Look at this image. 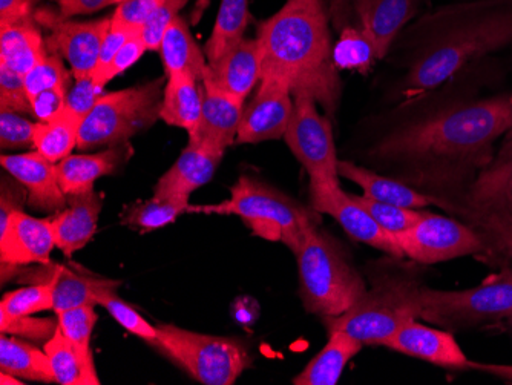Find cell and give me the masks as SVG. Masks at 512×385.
I'll return each mask as SVG.
<instances>
[{
    "instance_id": "cell-11",
    "label": "cell",
    "mask_w": 512,
    "mask_h": 385,
    "mask_svg": "<svg viewBox=\"0 0 512 385\" xmlns=\"http://www.w3.org/2000/svg\"><path fill=\"white\" fill-rule=\"evenodd\" d=\"M405 257L421 264H437L490 252L482 232L470 223L425 211L421 220L396 235Z\"/></svg>"
},
{
    "instance_id": "cell-22",
    "label": "cell",
    "mask_w": 512,
    "mask_h": 385,
    "mask_svg": "<svg viewBox=\"0 0 512 385\" xmlns=\"http://www.w3.org/2000/svg\"><path fill=\"white\" fill-rule=\"evenodd\" d=\"M23 277L30 284L48 283L53 287L54 312L74 309L80 306H96L99 289L114 280L92 277L89 274H77L68 267L56 264H42L39 269L23 270L17 267L14 277Z\"/></svg>"
},
{
    "instance_id": "cell-18",
    "label": "cell",
    "mask_w": 512,
    "mask_h": 385,
    "mask_svg": "<svg viewBox=\"0 0 512 385\" xmlns=\"http://www.w3.org/2000/svg\"><path fill=\"white\" fill-rule=\"evenodd\" d=\"M0 165L27 189L31 208L40 212H60L68 206V197L60 188L56 163L36 149L23 154L2 155Z\"/></svg>"
},
{
    "instance_id": "cell-9",
    "label": "cell",
    "mask_w": 512,
    "mask_h": 385,
    "mask_svg": "<svg viewBox=\"0 0 512 385\" xmlns=\"http://www.w3.org/2000/svg\"><path fill=\"white\" fill-rule=\"evenodd\" d=\"M421 320L442 329L460 330L512 318V269L503 270L465 290L422 286Z\"/></svg>"
},
{
    "instance_id": "cell-27",
    "label": "cell",
    "mask_w": 512,
    "mask_h": 385,
    "mask_svg": "<svg viewBox=\"0 0 512 385\" xmlns=\"http://www.w3.org/2000/svg\"><path fill=\"white\" fill-rule=\"evenodd\" d=\"M329 341L324 349L307 364L298 376L293 378L295 385H335L341 379L348 362L352 361L364 344L342 330L329 332Z\"/></svg>"
},
{
    "instance_id": "cell-6",
    "label": "cell",
    "mask_w": 512,
    "mask_h": 385,
    "mask_svg": "<svg viewBox=\"0 0 512 385\" xmlns=\"http://www.w3.org/2000/svg\"><path fill=\"white\" fill-rule=\"evenodd\" d=\"M421 284L411 278L388 277L379 281L347 312L327 318L329 332L342 330L362 344L379 346L402 326L422 315Z\"/></svg>"
},
{
    "instance_id": "cell-40",
    "label": "cell",
    "mask_w": 512,
    "mask_h": 385,
    "mask_svg": "<svg viewBox=\"0 0 512 385\" xmlns=\"http://www.w3.org/2000/svg\"><path fill=\"white\" fill-rule=\"evenodd\" d=\"M74 76L66 70L65 63L59 54L48 53L33 70L25 76V86L30 100L37 94L51 88H66L73 86Z\"/></svg>"
},
{
    "instance_id": "cell-10",
    "label": "cell",
    "mask_w": 512,
    "mask_h": 385,
    "mask_svg": "<svg viewBox=\"0 0 512 385\" xmlns=\"http://www.w3.org/2000/svg\"><path fill=\"white\" fill-rule=\"evenodd\" d=\"M448 209L482 234L512 237V140L476 175Z\"/></svg>"
},
{
    "instance_id": "cell-47",
    "label": "cell",
    "mask_w": 512,
    "mask_h": 385,
    "mask_svg": "<svg viewBox=\"0 0 512 385\" xmlns=\"http://www.w3.org/2000/svg\"><path fill=\"white\" fill-rule=\"evenodd\" d=\"M103 94L105 89L97 86L92 77L74 80L73 86L66 94L65 114L82 125L83 120L89 116V112L94 109Z\"/></svg>"
},
{
    "instance_id": "cell-16",
    "label": "cell",
    "mask_w": 512,
    "mask_h": 385,
    "mask_svg": "<svg viewBox=\"0 0 512 385\" xmlns=\"http://www.w3.org/2000/svg\"><path fill=\"white\" fill-rule=\"evenodd\" d=\"M54 247L57 246L51 220L17 211L0 226L2 272L28 264H50Z\"/></svg>"
},
{
    "instance_id": "cell-46",
    "label": "cell",
    "mask_w": 512,
    "mask_h": 385,
    "mask_svg": "<svg viewBox=\"0 0 512 385\" xmlns=\"http://www.w3.org/2000/svg\"><path fill=\"white\" fill-rule=\"evenodd\" d=\"M34 125L19 112L0 111V148H34Z\"/></svg>"
},
{
    "instance_id": "cell-19",
    "label": "cell",
    "mask_w": 512,
    "mask_h": 385,
    "mask_svg": "<svg viewBox=\"0 0 512 385\" xmlns=\"http://www.w3.org/2000/svg\"><path fill=\"white\" fill-rule=\"evenodd\" d=\"M243 103L237 97L203 86V109L197 125L189 131V145L224 154L232 143L237 142Z\"/></svg>"
},
{
    "instance_id": "cell-30",
    "label": "cell",
    "mask_w": 512,
    "mask_h": 385,
    "mask_svg": "<svg viewBox=\"0 0 512 385\" xmlns=\"http://www.w3.org/2000/svg\"><path fill=\"white\" fill-rule=\"evenodd\" d=\"M166 74L189 73L203 82L209 68L206 54L200 50L183 17L178 16L166 31L160 45Z\"/></svg>"
},
{
    "instance_id": "cell-51",
    "label": "cell",
    "mask_w": 512,
    "mask_h": 385,
    "mask_svg": "<svg viewBox=\"0 0 512 385\" xmlns=\"http://www.w3.org/2000/svg\"><path fill=\"white\" fill-rule=\"evenodd\" d=\"M34 0H0V25H20L36 22Z\"/></svg>"
},
{
    "instance_id": "cell-53",
    "label": "cell",
    "mask_w": 512,
    "mask_h": 385,
    "mask_svg": "<svg viewBox=\"0 0 512 385\" xmlns=\"http://www.w3.org/2000/svg\"><path fill=\"white\" fill-rule=\"evenodd\" d=\"M120 0H57L59 13L66 19L83 14H94L105 10L109 5L119 4Z\"/></svg>"
},
{
    "instance_id": "cell-23",
    "label": "cell",
    "mask_w": 512,
    "mask_h": 385,
    "mask_svg": "<svg viewBox=\"0 0 512 385\" xmlns=\"http://www.w3.org/2000/svg\"><path fill=\"white\" fill-rule=\"evenodd\" d=\"M102 206V195L92 189L83 194L69 195L68 206L51 218L56 246L66 257H73L92 240Z\"/></svg>"
},
{
    "instance_id": "cell-41",
    "label": "cell",
    "mask_w": 512,
    "mask_h": 385,
    "mask_svg": "<svg viewBox=\"0 0 512 385\" xmlns=\"http://www.w3.org/2000/svg\"><path fill=\"white\" fill-rule=\"evenodd\" d=\"M352 197L371 217L381 224L385 231L393 235L407 231L413 224L421 220L425 212V209H407L401 208V206L388 205V203L373 200V198L365 197V195H352Z\"/></svg>"
},
{
    "instance_id": "cell-44",
    "label": "cell",
    "mask_w": 512,
    "mask_h": 385,
    "mask_svg": "<svg viewBox=\"0 0 512 385\" xmlns=\"http://www.w3.org/2000/svg\"><path fill=\"white\" fill-rule=\"evenodd\" d=\"M0 111L19 112L33 116L30 96L25 86V76L0 65Z\"/></svg>"
},
{
    "instance_id": "cell-26",
    "label": "cell",
    "mask_w": 512,
    "mask_h": 385,
    "mask_svg": "<svg viewBox=\"0 0 512 385\" xmlns=\"http://www.w3.org/2000/svg\"><path fill=\"white\" fill-rule=\"evenodd\" d=\"M223 155L194 145L186 146L177 162L157 181L154 197H191L192 192L211 181Z\"/></svg>"
},
{
    "instance_id": "cell-34",
    "label": "cell",
    "mask_w": 512,
    "mask_h": 385,
    "mask_svg": "<svg viewBox=\"0 0 512 385\" xmlns=\"http://www.w3.org/2000/svg\"><path fill=\"white\" fill-rule=\"evenodd\" d=\"M79 131L80 123L65 112L51 122H36L34 149L57 165L79 145Z\"/></svg>"
},
{
    "instance_id": "cell-43",
    "label": "cell",
    "mask_w": 512,
    "mask_h": 385,
    "mask_svg": "<svg viewBox=\"0 0 512 385\" xmlns=\"http://www.w3.org/2000/svg\"><path fill=\"white\" fill-rule=\"evenodd\" d=\"M188 2L189 0H161L160 5L152 11L142 31V39L145 40L148 51L160 50L166 31Z\"/></svg>"
},
{
    "instance_id": "cell-17",
    "label": "cell",
    "mask_w": 512,
    "mask_h": 385,
    "mask_svg": "<svg viewBox=\"0 0 512 385\" xmlns=\"http://www.w3.org/2000/svg\"><path fill=\"white\" fill-rule=\"evenodd\" d=\"M379 346L422 359L442 369L457 372L470 370L471 359L460 349L450 330L424 326L417 323V320L402 326Z\"/></svg>"
},
{
    "instance_id": "cell-50",
    "label": "cell",
    "mask_w": 512,
    "mask_h": 385,
    "mask_svg": "<svg viewBox=\"0 0 512 385\" xmlns=\"http://www.w3.org/2000/svg\"><path fill=\"white\" fill-rule=\"evenodd\" d=\"M28 201L27 189L13 175H2V192H0V226L7 223L11 214L23 211V203Z\"/></svg>"
},
{
    "instance_id": "cell-2",
    "label": "cell",
    "mask_w": 512,
    "mask_h": 385,
    "mask_svg": "<svg viewBox=\"0 0 512 385\" xmlns=\"http://www.w3.org/2000/svg\"><path fill=\"white\" fill-rule=\"evenodd\" d=\"M330 16L322 0H286L258 27L261 80H275L293 97L307 96L333 116L342 83L333 62Z\"/></svg>"
},
{
    "instance_id": "cell-37",
    "label": "cell",
    "mask_w": 512,
    "mask_h": 385,
    "mask_svg": "<svg viewBox=\"0 0 512 385\" xmlns=\"http://www.w3.org/2000/svg\"><path fill=\"white\" fill-rule=\"evenodd\" d=\"M119 286L120 281H112V283L106 284L102 289H99L96 295L97 306H102L103 309L108 310L112 318L120 326L125 327L129 333L142 338L143 341L154 346L155 341H157V329L151 326L137 310L132 309L128 303H125L117 295Z\"/></svg>"
},
{
    "instance_id": "cell-33",
    "label": "cell",
    "mask_w": 512,
    "mask_h": 385,
    "mask_svg": "<svg viewBox=\"0 0 512 385\" xmlns=\"http://www.w3.org/2000/svg\"><path fill=\"white\" fill-rule=\"evenodd\" d=\"M249 0H221L214 30L204 47L207 62H217L244 39L249 25Z\"/></svg>"
},
{
    "instance_id": "cell-7",
    "label": "cell",
    "mask_w": 512,
    "mask_h": 385,
    "mask_svg": "<svg viewBox=\"0 0 512 385\" xmlns=\"http://www.w3.org/2000/svg\"><path fill=\"white\" fill-rule=\"evenodd\" d=\"M168 80L157 79L100 97L79 131V149L117 146L151 128L160 119Z\"/></svg>"
},
{
    "instance_id": "cell-39",
    "label": "cell",
    "mask_w": 512,
    "mask_h": 385,
    "mask_svg": "<svg viewBox=\"0 0 512 385\" xmlns=\"http://www.w3.org/2000/svg\"><path fill=\"white\" fill-rule=\"evenodd\" d=\"M54 309L53 287L48 283L31 284L5 293L0 312L8 316H30Z\"/></svg>"
},
{
    "instance_id": "cell-25",
    "label": "cell",
    "mask_w": 512,
    "mask_h": 385,
    "mask_svg": "<svg viewBox=\"0 0 512 385\" xmlns=\"http://www.w3.org/2000/svg\"><path fill=\"white\" fill-rule=\"evenodd\" d=\"M338 174L339 177L347 178L358 185L365 197L388 203V205L407 209H427L431 205L442 206V201L439 198L419 191L405 181L394 177H385V175L362 168V166L347 162V160L338 163Z\"/></svg>"
},
{
    "instance_id": "cell-12",
    "label": "cell",
    "mask_w": 512,
    "mask_h": 385,
    "mask_svg": "<svg viewBox=\"0 0 512 385\" xmlns=\"http://www.w3.org/2000/svg\"><path fill=\"white\" fill-rule=\"evenodd\" d=\"M295 99L292 120L284 140L296 160L306 169L310 183H339L338 157L329 119L321 116L310 97Z\"/></svg>"
},
{
    "instance_id": "cell-52",
    "label": "cell",
    "mask_w": 512,
    "mask_h": 385,
    "mask_svg": "<svg viewBox=\"0 0 512 385\" xmlns=\"http://www.w3.org/2000/svg\"><path fill=\"white\" fill-rule=\"evenodd\" d=\"M135 34L126 33V31L117 30V28H109L105 40H103L102 50H100L99 62H97L96 70L92 73V79H96L103 71L108 68L109 63L114 59L115 54L119 53L120 48L128 42L129 37Z\"/></svg>"
},
{
    "instance_id": "cell-49",
    "label": "cell",
    "mask_w": 512,
    "mask_h": 385,
    "mask_svg": "<svg viewBox=\"0 0 512 385\" xmlns=\"http://www.w3.org/2000/svg\"><path fill=\"white\" fill-rule=\"evenodd\" d=\"M69 89L51 88L42 91L31 99V108H33V116L37 122H51L57 119L65 112L66 94Z\"/></svg>"
},
{
    "instance_id": "cell-4",
    "label": "cell",
    "mask_w": 512,
    "mask_h": 385,
    "mask_svg": "<svg viewBox=\"0 0 512 385\" xmlns=\"http://www.w3.org/2000/svg\"><path fill=\"white\" fill-rule=\"evenodd\" d=\"M198 214L237 215L253 234L281 241L295 254L310 228L318 224V212L278 191L258 178L241 175L230 186V197L218 205L189 206Z\"/></svg>"
},
{
    "instance_id": "cell-31",
    "label": "cell",
    "mask_w": 512,
    "mask_h": 385,
    "mask_svg": "<svg viewBox=\"0 0 512 385\" xmlns=\"http://www.w3.org/2000/svg\"><path fill=\"white\" fill-rule=\"evenodd\" d=\"M0 370L27 381L56 382L45 350L42 352L33 344L23 341V338H11L5 333L0 338Z\"/></svg>"
},
{
    "instance_id": "cell-36",
    "label": "cell",
    "mask_w": 512,
    "mask_h": 385,
    "mask_svg": "<svg viewBox=\"0 0 512 385\" xmlns=\"http://www.w3.org/2000/svg\"><path fill=\"white\" fill-rule=\"evenodd\" d=\"M189 198L152 197L151 200L143 201L138 205L126 209L122 217V224L128 228L138 229L143 234L163 228L174 223L178 215L188 212Z\"/></svg>"
},
{
    "instance_id": "cell-1",
    "label": "cell",
    "mask_w": 512,
    "mask_h": 385,
    "mask_svg": "<svg viewBox=\"0 0 512 385\" xmlns=\"http://www.w3.org/2000/svg\"><path fill=\"white\" fill-rule=\"evenodd\" d=\"M512 129V94L465 103L394 129L371 151L381 168L448 206L491 162Z\"/></svg>"
},
{
    "instance_id": "cell-45",
    "label": "cell",
    "mask_w": 512,
    "mask_h": 385,
    "mask_svg": "<svg viewBox=\"0 0 512 385\" xmlns=\"http://www.w3.org/2000/svg\"><path fill=\"white\" fill-rule=\"evenodd\" d=\"M161 0H123L111 16V27L129 34H142L146 20Z\"/></svg>"
},
{
    "instance_id": "cell-58",
    "label": "cell",
    "mask_w": 512,
    "mask_h": 385,
    "mask_svg": "<svg viewBox=\"0 0 512 385\" xmlns=\"http://www.w3.org/2000/svg\"><path fill=\"white\" fill-rule=\"evenodd\" d=\"M120 2H123V0H120ZM120 2H119V4H120Z\"/></svg>"
},
{
    "instance_id": "cell-5",
    "label": "cell",
    "mask_w": 512,
    "mask_h": 385,
    "mask_svg": "<svg viewBox=\"0 0 512 385\" xmlns=\"http://www.w3.org/2000/svg\"><path fill=\"white\" fill-rule=\"evenodd\" d=\"M299 292L307 312L322 320L342 315L364 295L367 284L339 244L318 224L309 229L295 252Z\"/></svg>"
},
{
    "instance_id": "cell-28",
    "label": "cell",
    "mask_w": 512,
    "mask_h": 385,
    "mask_svg": "<svg viewBox=\"0 0 512 385\" xmlns=\"http://www.w3.org/2000/svg\"><path fill=\"white\" fill-rule=\"evenodd\" d=\"M46 54V40L37 22L0 25V65L27 76Z\"/></svg>"
},
{
    "instance_id": "cell-57",
    "label": "cell",
    "mask_w": 512,
    "mask_h": 385,
    "mask_svg": "<svg viewBox=\"0 0 512 385\" xmlns=\"http://www.w3.org/2000/svg\"><path fill=\"white\" fill-rule=\"evenodd\" d=\"M505 140H512V129H511V131L508 132V134H506Z\"/></svg>"
},
{
    "instance_id": "cell-20",
    "label": "cell",
    "mask_w": 512,
    "mask_h": 385,
    "mask_svg": "<svg viewBox=\"0 0 512 385\" xmlns=\"http://www.w3.org/2000/svg\"><path fill=\"white\" fill-rule=\"evenodd\" d=\"M416 4L417 0H335L333 16L341 20L352 8L359 25L375 40L382 59L399 31L414 16Z\"/></svg>"
},
{
    "instance_id": "cell-3",
    "label": "cell",
    "mask_w": 512,
    "mask_h": 385,
    "mask_svg": "<svg viewBox=\"0 0 512 385\" xmlns=\"http://www.w3.org/2000/svg\"><path fill=\"white\" fill-rule=\"evenodd\" d=\"M512 43V5L468 17L447 28L417 57L405 79L408 100L437 88L468 63Z\"/></svg>"
},
{
    "instance_id": "cell-56",
    "label": "cell",
    "mask_w": 512,
    "mask_h": 385,
    "mask_svg": "<svg viewBox=\"0 0 512 385\" xmlns=\"http://www.w3.org/2000/svg\"><path fill=\"white\" fill-rule=\"evenodd\" d=\"M0 384L20 385V384H25V382H20L19 378H16V376L10 375V373L0 372Z\"/></svg>"
},
{
    "instance_id": "cell-55",
    "label": "cell",
    "mask_w": 512,
    "mask_h": 385,
    "mask_svg": "<svg viewBox=\"0 0 512 385\" xmlns=\"http://www.w3.org/2000/svg\"><path fill=\"white\" fill-rule=\"evenodd\" d=\"M483 237H485L488 244H490L491 251L496 249L500 254L512 260V237H509V235L494 234H483Z\"/></svg>"
},
{
    "instance_id": "cell-48",
    "label": "cell",
    "mask_w": 512,
    "mask_h": 385,
    "mask_svg": "<svg viewBox=\"0 0 512 385\" xmlns=\"http://www.w3.org/2000/svg\"><path fill=\"white\" fill-rule=\"evenodd\" d=\"M146 51H148V48H146L145 40L142 39V34H135V36L129 37L128 42L120 48L119 53L115 54L114 59L109 63L108 68L103 71V74L92 80H94L97 86L105 89V86L112 79L125 73Z\"/></svg>"
},
{
    "instance_id": "cell-21",
    "label": "cell",
    "mask_w": 512,
    "mask_h": 385,
    "mask_svg": "<svg viewBox=\"0 0 512 385\" xmlns=\"http://www.w3.org/2000/svg\"><path fill=\"white\" fill-rule=\"evenodd\" d=\"M261 82V50L255 39H243L217 62L209 63L203 86L246 100L256 83Z\"/></svg>"
},
{
    "instance_id": "cell-29",
    "label": "cell",
    "mask_w": 512,
    "mask_h": 385,
    "mask_svg": "<svg viewBox=\"0 0 512 385\" xmlns=\"http://www.w3.org/2000/svg\"><path fill=\"white\" fill-rule=\"evenodd\" d=\"M189 73L169 74L161 103L160 119L171 126L191 131L200 120L203 88Z\"/></svg>"
},
{
    "instance_id": "cell-35",
    "label": "cell",
    "mask_w": 512,
    "mask_h": 385,
    "mask_svg": "<svg viewBox=\"0 0 512 385\" xmlns=\"http://www.w3.org/2000/svg\"><path fill=\"white\" fill-rule=\"evenodd\" d=\"M379 57L375 40L364 28L345 25L333 47V62L339 70L358 71L367 74Z\"/></svg>"
},
{
    "instance_id": "cell-8",
    "label": "cell",
    "mask_w": 512,
    "mask_h": 385,
    "mask_svg": "<svg viewBox=\"0 0 512 385\" xmlns=\"http://www.w3.org/2000/svg\"><path fill=\"white\" fill-rule=\"evenodd\" d=\"M154 346L204 385H232L252 367L238 338L204 335L172 324H158Z\"/></svg>"
},
{
    "instance_id": "cell-38",
    "label": "cell",
    "mask_w": 512,
    "mask_h": 385,
    "mask_svg": "<svg viewBox=\"0 0 512 385\" xmlns=\"http://www.w3.org/2000/svg\"><path fill=\"white\" fill-rule=\"evenodd\" d=\"M63 335L85 356L86 361L94 364L91 352L92 330L97 323L94 306H80L56 313Z\"/></svg>"
},
{
    "instance_id": "cell-15",
    "label": "cell",
    "mask_w": 512,
    "mask_h": 385,
    "mask_svg": "<svg viewBox=\"0 0 512 385\" xmlns=\"http://www.w3.org/2000/svg\"><path fill=\"white\" fill-rule=\"evenodd\" d=\"M295 108L289 88L263 79L252 102L244 108L237 143H261L284 139Z\"/></svg>"
},
{
    "instance_id": "cell-32",
    "label": "cell",
    "mask_w": 512,
    "mask_h": 385,
    "mask_svg": "<svg viewBox=\"0 0 512 385\" xmlns=\"http://www.w3.org/2000/svg\"><path fill=\"white\" fill-rule=\"evenodd\" d=\"M43 350L50 358L56 382L60 385H99L96 364L86 361L85 356L77 350L60 327L50 341L43 344Z\"/></svg>"
},
{
    "instance_id": "cell-14",
    "label": "cell",
    "mask_w": 512,
    "mask_h": 385,
    "mask_svg": "<svg viewBox=\"0 0 512 385\" xmlns=\"http://www.w3.org/2000/svg\"><path fill=\"white\" fill-rule=\"evenodd\" d=\"M310 205L318 214H329L335 218L353 240L368 244L390 257L399 260L405 258L396 235L385 231L375 218L353 200L352 194L342 191L339 183H310Z\"/></svg>"
},
{
    "instance_id": "cell-13",
    "label": "cell",
    "mask_w": 512,
    "mask_h": 385,
    "mask_svg": "<svg viewBox=\"0 0 512 385\" xmlns=\"http://www.w3.org/2000/svg\"><path fill=\"white\" fill-rule=\"evenodd\" d=\"M36 22L42 30L48 31L46 50L59 54L71 66L74 79L92 77L99 62L103 40L111 28V17L91 20V22H74L66 19L59 10L39 8Z\"/></svg>"
},
{
    "instance_id": "cell-24",
    "label": "cell",
    "mask_w": 512,
    "mask_h": 385,
    "mask_svg": "<svg viewBox=\"0 0 512 385\" xmlns=\"http://www.w3.org/2000/svg\"><path fill=\"white\" fill-rule=\"evenodd\" d=\"M132 154L134 149L126 142L96 154L69 155L57 163L60 188L66 197L92 191L99 178L114 174Z\"/></svg>"
},
{
    "instance_id": "cell-42",
    "label": "cell",
    "mask_w": 512,
    "mask_h": 385,
    "mask_svg": "<svg viewBox=\"0 0 512 385\" xmlns=\"http://www.w3.org/2000/svg\"><path fill=\"white\" fill-rule=\"evenodd\" d=\"M59 327V321L50 318H31L30 316H8L0 312V332L5 335L22 336L36 344L50 341Z\"/></svg>"
},
{
    "instance_id": "cell-54",
    "label": "cell",
    "mask_w": 512,
    "mask_h": 385,
    "mask_svg": "<svg viewBox=\"0 0 512 385\" xmlns=\"http://www.w3.org/2000/svg\"><path fill=\"white\" fill-rule=\"evenodd\" d=\"M470 370L486 373V375L496 376L506 382H512L511 364H485V362L471 361Z\"/></svg>"
}]
</instances>
